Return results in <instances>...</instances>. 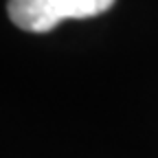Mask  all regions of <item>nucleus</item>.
<instances>
[{"label":"nucleus","mask_w":158,"mask_h":158,"mask_svg":"<svg viewBox=\"0 0 158 158\" xmlns=\"http://www.w3.org/2000/svg\"><path fill=\"white\" fill-rule=\"evenodd\" d=\"M114 0H9L11 22L29 33H46L64 20H84L108 11Z\"/></svg>","instance_id":"nucleus-1"}]
</instances>
